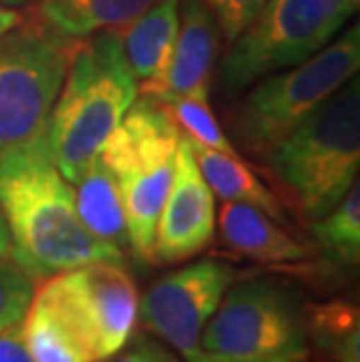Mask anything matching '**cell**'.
<instances>
[{
    "instance_id": "6da1fadb",
    "label": "cell",
    "mask_w": 360,
    "mask_h": 362,
    "mask_svg": "<svg viewBox=\"0 0 360 362\" xmlns=\"http://www.w3.org/2000/svg\"><path fill=\"white\" fill-rule=\"evenodd\" d=\"M0 213L12 257L33 281L91 262H124L82 225L73 187L52 159L47 131L0 159Z\"/></svg>"
},
{
    "instance_id": "7a4b0ae2",
    "label": "cell",
    "mask_w": 360,
    "mask_h": 362,
    "mask_svg": "<svg viewBox=\"0 0 360 362\" xmlns=\"http://www.w3.org/2000/svg\"><path fill=\"white\" fill-rule=\"evenodd\" d=\"M87 37L75 52L47 124L52 159L71 185L101 155L105 141L139 98L117 30H98Z\"/></svg>"
},
{
    "instance_id": "3957f363",
    "label": "cell",
    "mask_w": 360,
    "mask_h": 362,
    "mask_svg": "<svg viewBox=\"0 0 360 362\" xmlns=\"http://www.w3.org/2000/svg\"><path fill=\"white\" fill-rule=\"evenodd\" d=\"M269 166L309 220L347 194L360 168V84L344 82L269 155Z\"/></svg>"
},
{
    "instance_id": "277c9868",
    "label": "cell",
    "mask_w": 360,
    "mask_h": 362,
    "mask_svg": "<svg viewBox=\"0 0 360 362\" xmlns=\"http://www.w3.org/2000/svg\"><path fill=\"white\" fill-rule=\"evenodd\" d=\"M178 141L180 129L168 107L145 96L132 103L98 155L117 180L129 248L143 262H152V241L171 187Z\"/></svg>"
},
{
    "instance_id": "5b68a950",
    "label": "cell",
    "mask_w": 360,
    "mask_h": 362,
    "mask_svg": "<svg viewBox=\"0 0 360 362\" xmlns=\"http://www.w3.org/2000/svg\"><path fill=\"white\" fill-rule=\"evenodd\" d=\"M82 37L40 12L0 35V159L47 131L52 107Z\"/></svg>"
},
{
    "instance_id": "8992f818",
    "label": "cell",
    "mask_w": 360,
    "mask_h": 362,
    "mask_svg": "<svg viewBox=\"0 0 360 362\" xmlns=\"http://www.w3.org/2000/svg\"><path fill=\"white\" fill-rule=\"evenodd\" d=\"M360 28L347 26L330 45L297 66L260 78L232 117V131L250 155L267 157L288 134L358 75Z\"/></svg>"
},
{
    "instance_id": "52a82bcc",
    "label": "cell",
    "mask_w": 360,
    "mask_h": 362,
    "mask_svg": "<svg viewBox=\"0 0 360 362\" xmlns=\"http://www.w3.org/2000/svg\"><path fill=\"white\" fill-rule=\"evenodd\" d=\"M302 306L274 281L229 285L199 339V362H304Z\"/></svg>"
},
{
    "instance_id": "ba28073f",
    "label": "cell",
    "mask_w": 360,
    "mask_h": 362,
    "mask_svg": "<svg viewBox=\"0 0 360 362\" xmlns=\"http://www.w3.org/2000/svg\"><path fill=\"white\" fill-rule=\"evenodd\" d=\"M360 0H267L220 64L227 94L311 59L349 26Z\"/></svg>"
},
{
    "instance_id": "9c48e42d",
    "label": "cell",
    "mask_w": 360,
    "mask_h": 362,
    "mask_svg": "<svg viewBox=\"0 0 360 362\" xmlns=\"http://www.w3.org/2000/svg\"><path fill=\"white\" fill-rule=\"evenodd\" d=\"M33 302L66 327L89 362L124 349L139 322V290L122 262H91L59 272L45 279Z\"/></svg>"
},
{
    "instance_id": "30bf717a",
    "label": "cell",
    "mask_w": 360,
    "mask_h": 362,
    "mask_svg": "<svg viewBox=\"0 0 360 362\" xmlns=\"http://www.w3.org/2000/svg\"><path fill=\"white\" fill-rule=\"evenodd\" d=\"M234 279V269L218 259L175 269L139 297V320L185 362H199V339Z\"/></svg>"
},
{
    "instance_id": "8fae6325",
    "label": "cell",
    "mask_w": 360,
    "mask_h": 362,
    "mask_svg": "<svg viewBox=\"0 0 360 362\" xmlns=\"http://www.w3.org/2000/svg\"><path fill=\"white\" fill-rule=\"evenodd\" d=\"M216 232V197L197 166L192 145L180 136L173 159V178L159 213L152 262L175 264L199 255Z\"/></svg>"
},
{
    "instance_id": "7c38bea8",
    "label": "cell",
    "mask_w": 360,
    "mask_h": 362,
    "mask_svg": "<svg viewBox=\"0 0 360 362\" xmlns=\"http://www.w3.org/2000/svg\"><path fill=\"white\" fill-rule=\"evenodd\" d=\"M178 35H175L171 64H168L162 103L178 98H209L213 75H216L220 30L204 0H180Z\"/></svg>"
},
{
    "instance_id": "4fadbf2b",
    "label": "cell",
    "mask_w": 360,
    "mask_h": 362,
    "mask_svg": "<svg viewBox=\"0 0 360 362\" xmlns=\"http://www.w3.org/2000/svg\"><path fill=\"white\" fill-rule=\"evenodd\" d=\"M178 5L180 0H157L134 21L117 28L127 64L145 96L162 94L178 35Z\"/></svg>"
},
{
    "instance_id": "5bb4252c",
    "label": "cell",
    "mask_w": 360,
    "mask_h": 362,
    "mask_svg": "<svg viewBox=\"0 0 360 362\" xmlns=\"http://www.w3.org/2000/svg\"><path fill=\"white\" fill-rule=\"evenodd\" d=\"M222 243L236 255L260 264L300 262L309 255L306 245L295 241L265 211L255 206L225 202L216 220Z\"/></svg>"
},
{
    "instance_id": "9a60e30c",
    "label": "cell",
    "mask_w": 360,
    "mask_h": 362,
    "mask_svg": "<svg viewBox=\"0 0 360 362\" xmlns=\"http://www.w3.org/2000/svg\"><path fill=\"white\" fill-rule=\"evenodd\" d=\"M73 185L75 208L82 225L103 243H110L124 252V248H129L127 218L117 180L110 168L103 164L101 157H96Z\"/></svg>"
},
{
    "instance_id": "2e32d148",
    "label": "cell",
    "mask_w": 360,
    "mask_h": 362,
    "mask_svg": "<svg viewBox=\"0 0 360 362\" xmlns=\"http://www.w3.org/2000/svg\"><path fill=\"white\" fill-rule=\"evenodd\" d=\"M192 152L199 171H202L206 185L211 187L213 197L222 199V202H239L255 206L260 211H265L269 218H281L283 215L279 199L272 194L269 187L234 152L211 150L202 148V145H192Z\"/></svg>"
},
{
    "instance_id": "e0dca14e",
    "label": "cell",
    "mask_w": 360,
    "mask_h": 362,
    "mask_svg": "<svg viewBox=\"0 0 360 362\" xmlns=\"http://www.w3.org/2000/svg\"><path fill=\"white\" fill-rule=\"evenodd\" d=\"M157 0H40L37 12L68 35L87 37L98 30H117Z\"/></svg>"
},
{
    "instance_id": "ac0fdd59",
    "label": "cell",
    "mask_w": 360,
    "mask_h": 362,
    "mask_svg": "<svg viewBox=\"0 0 360 362\" xmlns=\"http://www.w3.org/2000/svg\"><path fill=\"white\" fill-rule=\"evenodd\" d=\"M306 332L337 362H360L358 309L349 302L313 304L304 311Z\"/></svg>"
},
{
    "instance_id": "d6986e66",
    "label": "cell",
    "mask_w": 360,
    "mask_h": 362,
    "mask_svg": "<svg viewBox=\"0 0 360 362\" xmlns=\"http://www.w3.org/2000/svg\"><path fill=\"white\" fill-rule=\"evenodd\" d=\"M311 232L320 248L344 264H358L360 259V187L351 185L335 208L313 220Z\"/></svg>"
},
{
    "instance_id": "ffe728a7",
    "label": "cell",
    "mask_w": 360,
    "mask_h": 362,
    "mask_svg": "<svg viewBox=\"0 0 360 362\" xmlns=\"http://www.w3.org/2000/svg\"><path fill=\"white\" fill-rule=\"evenodd\" d=\"M21 337L33 362H89L66 327L35 302L21 320Z\"/></svg>"
},
{
    "instance_id": "44dd1931",
    "label": "cell",
    "mask_w": 360,
    "mask_h": 362,
    "mask_svg": "<svg viewBox=\"0 0 360 362\" xmlns=\"http://www.w3.org/2000/svg\"><path fill=\"white\" fill-rule=\"evenodd\" d=\"M171 112L173 122L180 131H185V138L192 145L211 150H225L234 152L232 141L218 124L216 115H213L209 98H178V101L164 103Z\"/></svg>"
},
{
    "instance_id": "7402d4cb",
    "label": "cell",
    "mask_w": 360,
    "mask_h": 362,
    "mask_svg": "<svg viewBox=\"0 0 360 362\" xmlns=\"http://www.w3.org/2000/svg\"><path fill=\"white\" fill-rule=\"evenodd\" d=\"M35 295V281L14 257H0V332L21 322Z\"/></svg>"
},
{
    "instance_id": "603a6c76",
    "label": "cell",
    "mask_w": 360,
    "mask_h": 362,
    "mask_svg": "<svg viewBox=\"0 0 360 362\" xmlns=\"http://www.w3.org/2000/svg\"><path fill=\"white\" fill-rule=\"evenodd\" d=\"M204 3L216 19L220 33L234 42L257 19L267 0H204Z\"/></svg>"
},
{
    "instance_id": "cb8c5ba5",
    "label": "cell",
    "mask_w": 360,
    "mask_h": 362,
    "mask_svg": "<svg viewBox=\"0 0 360 362\" xmlns=\"http://www.w3.org/2000/svg\"><path fill=\"white\" fill-rule=\"evenodd\" d=\"M101 362H180L178 358H173L171 353L164 351L162 346L155 341H139L132 349L117 351L115 356L105 358Z\"/></svg>"
},
{
    "instance_id": "d4e9b609",
    "label": "cell",
    "mask_w": 360,
    "mask_h": 362,
    "mask_svg": "<svg viewBox=\"0 0 360 362\" xmlns=\"http://www.w3.org/2000/svg\"><path fill=\"white\" fill-rule=\"evenodd\" d=\"M0 362H33L21 337V322H14L0 332Z\"/></svg>"
},
{
    "instance_id": "484cf974",
    "label": "cell",
    "mask_w": 360,
    "mask_h": 362,
    "mask_svg": "<svg viewBox=\"0 0 360 362\" xmlns=\"http://www.w3.org/2000/svg\"><path fill=\"white\" fill-rule=\"evenodd\" d=\"M0 257H12V241H10V232H7L3 213H0Z\"/></svg>"
},
{
    "instance_id": "4316f807",
    "label": "cell",
    "mask_w": 360,
    "mask_h": 362,
    "mask_svg": "<svg viewBox=\"0 0 360 362\" xmlns=\"http://www.w3.org/2000/svg\"><path fill=\"white\" fill-rule=\"evenodd\" d=\"M19 19H21L19 14L10 10V7H0V35H3L7 28H12Z\"/></svg>"
},
{
    "instance_id": "83f0119b",
    "label": "cell",
    "mask_w": 360,
    "mask_h": 362,
    "mask_svg": "<svg viewBox=\"0 0 360 362\" xmlns=\"http://www.w3.org/2000/svg\"><path fill=\"white\" fill-rule=\"evenodd\" d=\"M30 3H33V0H0V7H10V10H14V7H26Z\"/></svg>"
}]
</instances>
